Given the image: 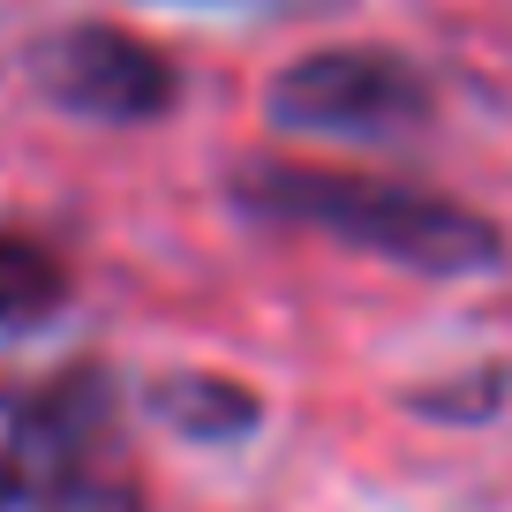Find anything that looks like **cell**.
Masks as SVG:
<instances>
[{"label": "cell", "instance_id": "6da1fadb", "mask_svg": "<svg viewBox=\"0 0 512 512\" xmlns=\"http://www.w3.org/2000/svg\"><path fill=\"white\" fill-rule=\"evenodd\" d=\"M234 204L264 226H302V234L347 241V249H369L400 272H430V279L490 272L505 256V234L482 211L452 204L437 189H415V181L347 174V166L256 159L234 174Z\"/></svg>", "mask_w": 512, "mask_h": 512}, {"label": "cell", "instance_id": "7a4b0ae2", "mask_svg": "<svg viewBox=\"0 0 512 512\" xmlns=\"http://www.w3.org/2000/svg\"><path fill=\"white\" fill-rule=\"evenodd\" d=\"M287 136H332V144H407L415 128H430L437 91L407 53L384 46H324L302 53L272 76L264 91Z\"/></svg>", "mask_w": 512, "mask_h": 512}, {"label": "cell", "instance_id": "3957f363", "mask_svg": "<svg viewBox=\"0 0 512 512\" xmlns=\"http://www.w3.org/2000/svg\"><path fill=\"white\" fill-rule=\"evenodd\" d=\"M106 430H113L106 369L0 384V512L46 505L61 482H76L83 467H98Z\"/></svg>", "mask_w": 512, "mask_h": 512}, {"label": "cell", "instance_id": "277c9868", "mask_svg": "<svg viewBox=\"0 0 512 512\" xmlns=\"http://www.w3.org/2000/svg\"><path fill=\"white\" fill-rule=\"evenodd\" d=\"M31 83L53 98L61 113H83V121H159L174 106L181 76L159 46H144L121 23H68V31H46L31 46Z\"/></svg>", "mask_w": 512, "mask_h": 512}, {"label": "cell", "instance_id": "5b68a950", "mask_svg": "<svg viewBox=\"0 0 512 512\" xmlns=\"http://www.w3.org/2000/svg\"><path fill=\"white\" fill-rule=\"evenodd\" d=\"M68 302V272L61 256L31 234H0V339L38 332L53 309Z\"/></svg>", "mask_w": 512, "mask_h": 512}, {"label": "cell", "instance_id": "8992f818", "mask_svg": "<svg viewBox=\"0 0 512 512\" xmlns=\"http://www.w3.org/2000/svg\"><path fill=\"white\" fill-rule=\"evenodd\" d=\"M159 415L181 422V430H196V437H234V430H249V422H256V400L241 392V384L174 377V384H159Z\"/></svg>", "mask_w": 512, "mask_h": 512}, {"label": "cell", "instance_id": "52a82bcc", "mask_svg": "<svg viewBox=\"0 0 512 512\" xmlns=\"http://www.w3.org/2000/svg\"><path fill=\"white\" fill-rule=\"evenodd\" d=\"M38 512H136V497H128L121 482H106L98 467H83V475L61 482V490H53Z\"/></svg>", "mask_w": 512, "mask_h": 512}]
</instances>
